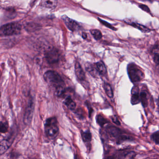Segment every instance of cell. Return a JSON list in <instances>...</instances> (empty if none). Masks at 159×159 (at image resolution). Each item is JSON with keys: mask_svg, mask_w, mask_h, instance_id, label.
I'll return each mask as SVG.
<instances>
[{"mask_svg": "<svg viewBox=\"0 0 159 159\" xmlns=\"http://www.w3.org/2000/svg\"><path fill=\"white\" fill-rule=\"evenodd\" d=\"M44 128L46 134L49 138L54 139L58 134L59 129L57 120L55 117L47 119L45 122Z\"/></svg>", "mask_w": 159, "mask_h": 159, "instance_id": "cell-1", "label": "cell"}, {"mask_svg": "<svg viewBox=\"0 0 159 159\" xmlns=\"http://www.w3.org/2000/svg\"><path fill=\"white\" fill-rule=\"evenodd\" d=\"M44 78L46 81L52 85L55 88L64 87L65 83L60 75L53 71H48L45 73Z\"/></svg>", "mask_w": 159, "mask_h": 159, "instance_id": "cell-2", "label": "cell"}, {"mask_svg": "<svg viewBox=\"0 0 159 159\" xmlns=\"http://www.w3.org/2000/svg\"><path fill=\"white\" fill-rule=\"evenodd\" d=\"M21 29L20 24L16 22L5 24L0 28V36H8L18 34L20 32Z\"/></svg>", "mask_w": 159, "mask_h": 159, "instance_id": "cell-3", "label": "cell"}, {"mask_svg": "<svg viewBox=\"0 0 159 159\" xmlns=\"http://www.w3.org/2000/svg\"><path fill=\"white\" fill-rule=\"evenodd\" d=\"M128 73L129 77L132 82H139L144 77L143 71L134 63H130L128 65Z\"/></svg>", "mask_w": 159, "mask_h": 159, "instance_id": "cell-4", "label": "cell"}, {"mask_svg": "<svg viewBox=\"0 0 159 159\" xmlns=\"http://www.w3.org/2000/svg\"><path fill=\"white\" fill-rule=\"evenodd\" d=\"M45 58L49 64H55L59 61V54L57 50L52 49L46 53Z\"/></svg>", "mask_w": 159, "mask_h": 159, "instance_id": "cell-5", "label": "cell"}, {"mask_svg": "<svg viewBox=\"0 0 159 159\" xmlns=\"http://www.w3.org/2000/svg\"><path fill=\"white\" fill-rule=\"evenodd\" d=\"M34 109V103L32 99H30L29 101L28 106L25 111V115H24V122L26 124H29L31 121Z\"/></svg>", "mask_w": 159, "mask_h": 159, "instance_id": "cell-6", "label": "cell"}, {"mask_svg": "<svg viewBox=\"0 0 159 159\" xmlns=\"http://www.w3.org/2000/svg\"><path fill=\"white\" fill-rule=\"evenodd\" d=\"M62 19L68 29H70V30L75 31L79 29V26L78 23L73 20L65 16L62 17Z\"/></svg>", "mask_w": 159, "mask_h": 159, "instance_id": "cell-7", "label": "cell"}, {"mask_svg": "<svg viewBox=\"0 0 159 159\" xmlns=\"http://www.w3.org/2000/svg\"><path fill=\"white\" fill-rule=\"evenodd\" d=\"M75 72L76 77L79 81L80 82L85 81L86 76L85 73L81 65L78 62H76L75 63Z\"/></svg>", "mask_w": 159, "mask_h": 159, "instance_id": "cell-8", "label": "cell"}, {"mask_svg": "<svg viewBox=\"0 0 159 159\" xmlns=\"http://www.w3.org/2000/svg\"><path fill=\"white\" fill-rule=\"evenodd\" d=\"M107 131L111 137L117 138V137H120L121 136H120L121 131L120 129L116 127H113V126L107 127Z\"/></svg>", "mask_w": 159, "mask_h": 159, "instance_id": "cell-9", "label": "cell"}, {"mask_svg": "<svg viewBox=\"0 0 159 159\" xmlns=\"http://www.w3.org/2000/svg\"><path fill=\"white\" fill-rule=\"evenodd\" d=\"M140 101V95L137 88H133L132 91V97L131 102L132 104L136 105L139 103Z\"/></svg>", "mask_w": 159, "mask_h": 159, "instance_id": "cell-10", "label": "cell"}, {"mask_svg": "<svg viewBox=\"0 0 159 159\" xmlns=\"http://www.w3.org/2000/svg\"><path fill=\"white\" fill-rule=\"evenodd\" d=\"M58 0H42L41 5L48 8H54L57 4Z\"/></svg>", "mask_w": 159, "mask_h": 159, "instance_id": "cell-11", "label": "cell"}, {"mask_svg": "<svg viewBox=\"0 0 159 159\" xmlns=\"http://www.w3.org/2000/svg\"><path fill=\"white\" fill-rule=\"evenodd\" d=\"M95 69L98 73L102 75H105L107 73V69L104 63L102 61H99L95 63Z\"/></svg>", "mask_w": 159, "mask_h": 159, "instance_id": "cell-12", "label": "cell"}, {"mask_svg": "<svg viewBox=\"0 0 159 159\" xmlns=\"http://www.w3.org/2000/svg\"><path fill=\"white\" fill-rule=\"evenodd\" d=\"M11 143L7 140H3L0 143V155H2L9 148Z\"/></svg>", "mask_w": 159, "mask_h": 159, "instance_id": "cell-13", "label": "cell"}, {"mask_svg": "<svg viewBox=\"0 0 159 159\" xmlns=\"http://www.w3.org/2000/svg\"><path fill=\"white\" fill-rule=\"evenodd\" d=\"M64 104L67 106L69 109L71 110H74L76 107V104L75 102L72 100L70 97L66 98L64 102Z\"/></svg>", "mask_w": 159, "mask_h": 159, "instance_id": "cell-14", "label": "cell"}, {"mask_svg": "<svg viewBox=\"0 0 159 159\" xmlns=\"http://www.w3.org/2000/svg\"><path fill=\"white\" fill-rule=\"evenodd\" d=\"M103 87L104 89L107 96L110 98H113V97H114V93H113L112 87H111L110 85L108 84V83H105L103 84Z\"/></svg>", "mask_w": 159, "mask_h": 159, "instance_id": "cell-15", "label": "cell"}, {"mask_svg": "<svg viewBox=\"0 0 159 159\" xmlns=\"http://www.w3.org/2000/svg\"><path fill=\"white\" fill-rule=\"evenodd\" d=\"M81 136L83 141L86 143L90 142L91 141V133L89 131H86L85 132H81Z\"/></svg>", "mask_w": 159, "mask_h": 159, "instance_id": "cell-16", "label": "cell"}, {"mask_svg": "<svg viewBox=\"0 0 159 159\" xmlns=\"http://www.w3.org/2000/svg\"><path fill=\"white\" fill-rule=\"evenodd\" d=\"M140 101L142 102V105L144 107L148 106L147 96L145 92L143 91L140 93Z\"/></svg>", "mask_w": 159, "mask_h": 159, "instance_id": "cell-17", "label": "cell"}, {"mask_svg": "<svg viewBox=\"0 0 159 159\" xmlns=\"http://www.w3.org/2000/svg\"><path fill=\"white\" fill-rule=\"evenodd\" d=\"M90 33L92 35L96 40H100L102 38V34L101 32L98 30H90Z\"/></svg>", "mask_w": 159, "mask_h": 159, "instance_id": "cell-18", "label": "cell"}, {"mask_svg": "<svg viewBox=\"0 0 159 159\" xmlns=\"http://www.w3.org/2000/svg\"><path fill=\"white\" fill-rule=\"evenodd\" d=\"M96 121L97 123L101 127H103L104 125L108 122L106 119L103 117L101 115H98L96 117Z\"/></svg>", "mask_w": 159, "mask_h": 159, "instance_id": "cell-19", "label": "cell"}, {"mask_svg": "<svg viewBox=\"0 0 159 159\" xmlns=\"http://www.w3.org/2000/svg\"><path fill=\"white\" fill-rule=\"evenodd\" d=\"M131 25L133 27H135V28L139 29L141 30L144 32H148L149 31V29H148L145 26H143V25H141V24H138V23H132L131 24Z\"/></svg>", "mask_w": 159, "mask_h": 159, "instance_id": "cell-20", "label": "cell"}, {"mask_svg": "<svg viewBox=\"0 0 159 159\" xmlns=\"http://www.w3.org/2000/svg\"><path fill=\"white\" fill-rule=\"evenodd\" d=\"M86 69H87V71L90 73L92 75L95 76V72H97V70L95 69V67L93 66V65H92V64H87V65L86 66Z\"/></svg>", "mask_w": 159, "mask_h": 159, "instance_id": "cell-21", "label": "cell"}, {"mask_svg": "<svg viewBox=\"0 0 159 159\" xmlns=\"http://www.w3.org/2000/svg\"><path fill=\"white\" fill-rule=\"evenodd\" d=\"M8 126L7 123L0 122V133H6L7 131Z\"/></svg>", "mask_w": 159, "mask_h": 159, "instance_id": "cell-22", "label": "cell"}, {"mask_svg": "<svg viewBox=\"0 0 159 159\" xmlns=\"http://www.w3.org/2000/svg\"><path fill=\"white\" fill-rule=\"evenodd\" d=\"M152 138L156 143L159 144V132H157L153 133L152 135Z\"/></svg>", "mask_w": 159, "mask_h": 159, "instance_id": "cell-23", "label": "cell"}, {"mask_svg": "<svg viewBox=\"0 0 159 159\" xmlns=\"http://www.w3.org/2000/svg\"><path fill=\"white\" fill-rule=\"evenodd\" d=\"M99 19V21H100V22L102 23V24H103L105 26H106L107 27H108V28H110V29H112L113 30L114 29V27L111 25V24H109L108 22H107V21H105L103 20L102 19H100V18Z\"/></svg>", "mask_w": 159, "mask_h": 159, "instance_id": "cell-24", "label": "cell"}, {"mask_svg": "<svg viewBox=\"0 0 159 159\" xmlns=\"http://www.w3.org/2000/svg\"><path fill=\"white\" fill-rule=\"evenodd\" d=\"M140 8H142L144 11H145L147 12H150V9L146 5H145L143 4H140L139 5Z\"/></svg>", "mask_w": 159, "mask_h": 159, "instance_id": "cell-25", "label": "cell"}, {"mask_svg": "<svg viewBox=\"0 0 159 159\" xmlns=\"http://www.w3.org/2000/svg\"><path fill=\"white\" fill-rule=\"evenodd\" d=\"M154 61L156 63L159 64V53H157L154 56Z\"/></svg>", "mask_w": 159, "mask_h": 159, "instance_id": "cell-26", "label": "cell"}, {"mask_svg": "<svg viewBox=\"0 0 159 159\" xmlns=\"http://www.w3.org/2000/svg\"><path fill=\"white\" fill-rule=\"evenodd\" d=\"M111 119H112V121H113V122L115 123V124L117 125H120V122L119 120L118 119L117 117L115 116H114L112 117Z\"/></svg>", "mask_w": 159, "mask_h": 159, "instance_id": "cell-27", "label": "cell"}, {"mask_svg": "<svg viewBox=\"0 0 159 159\" xmlns=\"http://www.w3.org/2000/svg\"><path fill=\"white\" fill-rule=\"evenodd\" d=\"M82 37H83V38H84V39H85V38H87V35L85 33H83V34H82Z\"/></svg>", "mask_w": 159, "mask_h": 159, "instance_id": "cell-28", "label": "cell"}]
</instances>
